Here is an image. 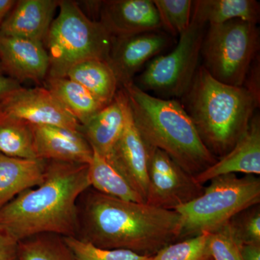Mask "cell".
I'll list each match as a JSON object with an SVG mask.
<instances>
[{"label":"cell","instance_id":"obj_1","mask_svg":"<svg viewBox=\"0 0 260 260\" xmlns=\"http://www.w3.org/2000/svg\"><path fill=\"white\" fill-rule=\"evenodd\" d=\"M90 187L88 164L47 161L44 181L0 209V228L18 242L43 234L76 237L77 201Z\"/></svg>","mask_w":260,"mask_h":260},{"label":"cell","instance_id":"obj_2","mask_svg":"<svg viewBox=\"0 0 260 260\" xmlns=\"http://www.w3.org/2000/svg\"><path fill=\"white\" fill-rule=\"evenodd\" d=\"M180 215L175 210L89 193L84 208V240L99 247L126 249L153 256L179 240Z\"/></svg>","mask_w":260,"mask_h":260},{"label":"cell","instance_id":"obj_3","mask_svg":"<svg viewBox=\"0 0 260 260\" xmlns=\"http://www.w3.org/2000/svg\"><path fill=\"white\" fill-rule=\"evenodd\" d=\"M183 107L206 148L217 159L226 155L246 133L259 103L243 86L215 80L200 66Z\"/></svg>","mask_w":260,"mask_h":260},{"label":"cell","instance_id":"obj_4","mask_svg":"<svg viewBox=\"0 0 260 260\" xmlns=\"http://www.w3.org/2000/svg\"><path fill=\"white\" fill-rule=\"evenodd\" d=\"M135 125L145 143L167 154L193 177L218 160L202 141L182 104L153 96L132 83L123 87Z\"/></svg>","mask_w":260,"mask_h":260},{"label":"cell","instance_id":"obj_5","mask_svg":"<svg viewBox=\"0 0 260 260\" xmlns=\"http://www.w3.org/2000/svg\"><path fill=\"white\" fill-rule=\"evenodd\" d=\"M44 44L49 58L48 78H64L84 61H107L113 38L99 20L89 18L76 2L60 0Z\"/></svg>","mask_w":260,"mask_h":260},{"label":"cell","instance_id":"obj_6","mask_svg":"<svg viewBox=\"0 0 260 260\" xmlns=\"http://www.w3.org/2000/svg\"><path fill=\"white\" fill-rule=\"evenodd\" d=\"M199 197L174 210L180 215L179 240L212 233L242 210L259 204L260 179L235 174L214 178Z\"/></svg>","mask_w":260,"mask_h":260},{"label":"cell","instance_id":"obj_7","mask_svg":"<svg viewBox=\"0 0 260 260\" xmlns=\"http://www.w3.org/2000/svg\"><path fill=\"white\" fill-rule=\"evenodd\" d=\"M259 49L256 24L234 20L208 25L201 47L203 67L221 83L243 86Z\"/></svg>","mask_w":260,"mask_h":260},{"label":"cell","instance_id":"obj_8","mask_svg":"<svg viewBox=\"0 0 260 260\" xmlns=\"http://www.w3.org/2000/svg\"><path fill=\"white\" fill-rule=\"evenodd\" d=\"M208 24L194 9L190 24L179 36L177 47L169 54L158 55L149 62L138 77V85L145 92L165 98H182L194 80Z\"/></svg>","mask_w":260,"mask_h":260},{"label":"cell","instance_id":"obj_9","mask_svg":"<svg viewBox=\"0 0 260 260\" xmlns=\"http://www.w3.org/2000/svg\"><path fill=\"white\" fill-rule=\"evenodd\" d=\"M204 188L167 153L151 147L146 204L174 210L199 197Z\"/></svg>","mask_w":260,"mask_h":260},{"label":"cell","instance_id":"obj_10","mask_svg":"<svg viewBox=\"0 0 260 260\" xmlns=\"http://www.w3.org/2000/svg\"><path fill=\"white\" fill-rule=\"evenodd\" d=\"M0 114L31 125L59 126L81 132L82 125L48 88L37 87L15 90L0 102Z\"/></svg>","mask_w":260,"mask_h":260},{"label":"cell","instance_id":"obj_11","mask_svg":"<svg viewBox=\"0 0 260 260\" xmlns=\"http://www.w3.org/2000/svg\"><path fill=\"white\" fill-rule=\"evenodd\" d=\"M172 45V38L162 30L113 38L108 64L111 67L119 85L134 83L133 78L148 61L160 55Z\"/></svg>","mask_w":260,"mask_h":260},{"label":"cell","instance_id":"obj_12","mask_svg":"<svg viewBox=\"0 0 260 260\" xmlns=\"http://www.w3.org/2000/svg\"><path fill=\"white\" fill-rule=\"evenodd\" d=\"M150 148L135 125L129 104L125 126L106 160L125 178L145 203L148 190Z\"/></svg>","mask_w":260,"mask_h":260},{"label":"cell","instance_id":"obj_13","mask_svg":"<svg viewBox=\"0 0 260 260\" xmlns=\"http://www.w3.org/2000/svg\"><path fill=\"white\" fill-rule=\"evenodd\" d=\"M99 20L112 38L162 30L153 0H109L99 3Z\"/></svg>","mask_w":260,"mask_h":260},{"label":"cell","instance_id":"obj_14","mask_svg":"<svg viewBox=\"0 0 260 260\" xmlns=\"http://www.w3.org/2000/svg\"><path fill=\"white\" fill-rule=\"evenodd\" d=\"M0 66L19 83L47 79L49 58L44 43L0 34Z\"/></svg>","mask_w":260,"mask_h":260},{"label":"cell","instance_id":"obj_15","mask_svg":"<svg viewBox=\"0 0 260 260\" xmlns=\"http://www.w3.org/2000/svg\"><path fill=\"white\" fill-rule=\"evenodd\" d=\"M32 126L38 158L89 164L93 158V150L81 132L59 126Z\"/></svg>","mask_w":260,"mask_h":260},{"label":"cell","instance_id":"obj_16","mask_svg":"<svg viewBox=\"0 0 260 260\" xmlns=\"http://www.w3.org/2000/svg\"><path fill=\"white\" fill-rule=\"evenodd\" d=\"M237 173L256 177L260 174L259 114L253 116L246 133L226 155L218 158L213 166L194 178L203 185L214 178Z\"/></svg>","mask_w":260,"mask_h":260},{"label":"cell","instance_id":"obj_17","mask_svg":"<svg viewBox=\"0 0 260 260\" xmlns=\"http://www.w3.org/2000/svg\"><path fill=\"white\" fill-rule=\"evenodd\" d=\"M59 1L20 0L0 27V34L44 43Z\"/></svg>","mask_w":260,"mask_h":260},{"label":"cell","instance_id":"obj_18","mask_svg":"<svg viewBox=\"0 0 260 260\" xmlns=\"http://www.w3.org/2000/svg\"><path fill=\"white\" fill-rule=\"evenodd\" d=\"M129 102L124 89L114 100L82 126L81 133L93 152L107 159L125 126Z\"/></svg>","mask_w":260,"mask_h":260},{"label":"cell","instance_id":"obj_19","mask_svg":"<svg viewBox=\"0 0 260 260\" xmlns=\"http://www.w3.org/2000/svg\"><path fill=\"white\" fill-rule=\"evenodd\" d=\"M47 160L13 158L0 153V209L18 195L39 186L45 177Z\"/></svg>","mask_w":260,"mask_h":260},{"label":"cell","instance_id":"obj_20","mask_svg":"<svg viewBox=\"0 0 260 260\" xmlns=\"http://www.w3.org/2000/svg\"><path fill=\"white\" fill-rule=\"evenodd\" d=\"M67 78L79 83L105 107L119 90L115 75L105 61L90 59L78 63L68 71Z\"/></svg>","mask_w":260,"mask_h":260},{"label":"cell","instance_id":"obj_21","mask_svg":"<svg viewBox=\"0 0 260 260\" xmlns=\"http://www.w3.org/2000/svg\"><path fill=\"white\" fill-rule=\"evenodd\" d=\"M46 82L47 88L82 126L105 107L88 90L67 77L47 78Z\"/></svg>","mask_w":260,"mask_h":260},{"label":"cell","instance_id":"obj_22","mask_svg":"<svg viewBox=\"0 0 260 260\" xmlns=\"http://www.w3.org/2000/svg\"><path fill=\"white\" fill-rule=\"evenodd\" d=\"M193 9L208 25L234 20L256 25L259 21V4L254 0H198Z\"/></svg>","mask_w":260,"mask_h":260},{"label":"cell","instance_id":"obj_23","mask_svg":"<svg viewBox=\"0 0 260 260\" xmlns=\"http://www.w3.org/2000/svg\"><path fill=\"white\" fill-rule=\"evenodd\" d=\"M88 178L90 187L99 192L126 201L145 203L125 178L95 152L88 164Z\"/></svg>","mask_w":260,"mask_h":260},{"label":"cell","instance_id":"obj_24","mask_svg":"<svg viewBox=\"0 0 260 260\" xmlns=\"http://www.w3.org/2000/svg\"><path fill=\"white\" fill-rule=\"evenodd\" d=\"M0 153L13 158H38L31 124L0 114Z\"/></svg>","mask_w":260,"mask_h":260},{"label":"cell","instance_id":"obj_25","mask_svg":"<svg viewBox=\"0 0 260 260\" xmlns=\"http://www.w3.org/2000/svg\"><path fill=\"white\" fill-rule=\"evenodd\" d=\"M18 260H75L63 240L53 234H43L19 242Z\"/></svg>","mask_w":260,"mask_h":260},{"label":"cell","instance_id":"obj_26","mask_svg":"<svg viewBox=\"0 0 260 260\" xmlns=\"http://www.w3.org/2000/svg\"><path fill=\"white\" fill-rule=\"evenodd\" d=\"M210 233L177 241L162 248L150 260H213L209 248Z\"/></svg>","mask_w":260,"mask_h":260},{"label":"cell","instance_id":"obj_27","mask_svg":"<svg viewBox=\"0 0 260 260\" xmlns=\"http://www.w3.org/2000/svg\"><path fill=\"white\" fill-rule=\"evenodd\" d=\"M162 28L172 36H180L190 24L194 1L191 0H153Z\"/></svg>","mask_w":260,"mask_h":260},{"label":"cell","instance_id":"obj_28","mask_svg":"<svg viewBox=\"0 0 260 260\" xmlns=\"http://www.w3.org/2000/svg\"><path fill=\"white\" fill-rule=\"evenodd\" d=\"M75 260H150V256L140 255L126 249H109L99 247L88 241L77 237H62Z\"/></svg>","mask_w":260,"mask_h":260},{"label":"cell","instance_id":"obj_29","mask_svg":"<svg viewBox=\"0 0 260 260\" xmlns=\"http://www.w3.org/2000/svg\"><path fill=\"white\" fill-rule=\"evenodd\" d=\"M228 223L239 245L260 244L259 204L242 210Z\"/></svg>","mask_w":260,"mask_h":260},{"label":"cell","instance_id":"obj_30","mask_svg":"<svg viewBox=\"0 0 260 260\" xmlns=\"http://www.w3.org/2000/svg\"><path fill=\"white\" fill-rule=\"evenodd\" d=\"M209 248L213 260H243L241 246L233 235L229 223L210 233Z\"/></svg>","mask_w":260,"mask_h":260},{"label":"cell","instance_id":"obj_31","mask_svg":"<svg viewBox=\"0 0 260 260\" xmlns=\"http://www.w3.org/2000/svg\"><path fill=\"white\" fill-rule=\"evenodd\" d=\"M19 242L0 228V260H18Z\"/></svg>","mask_w":260,"mask_h":260},{"label":"cell","instance_id":"obj_32","mask_svg":"<svg viewBox=\"0 0 260 260\" xmlns=\"http://www.w3.org/2000/svg\"><path fill=\"white\" fill-rule=\"evenodd\" d=\"M259 56L253 61L250 69L246 75L243 87L253 95L258 102H260L259 88Z\"/></svg>","mask_w":260,"mask_h":260},{"label":"cell","instance_id":"obj_33","mask_svg":"<svg viewBox=\"0 0 260 260\" xmlns=\"http://www.w3.org/2000/svg\"><path fill=\"white\" fill-rule=\"evenodd\" d=\"M20 88V83L5 74L0 66V102Z\"/></svg>","mask_w":260,"mask_h":260},{"label":"cell","instance_id":"obj_34","mask_svg":"<svg viewBox=\"0 0 260 260\" xmlns=\"http://www.w3.org/2000/svg\"><path fill=\"white\" fill-rule=\"evenodd\" d=\"M243 260H260V244L241 246Z\"/></svg>","mask_w":260,"mask_h":260},{"label":"cell","instance_id":"obj_35","mask_svg":"<svg viewBox=\"0 0 260 260\" xmlns=\"http://www.w3.org/2000/svg\"><path fill=\"white\" fill-rule=\"evenodd\" d=\"M16 3L15 0H0V27Z\"/></svg>","mask_w":260,"mask_h":260}]
</instances>
